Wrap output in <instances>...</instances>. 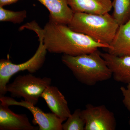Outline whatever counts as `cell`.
I'll use <instances>...</instances> for the list:
<instances>
[{
	"instance_id": "cell-1",
	"label": "cell",
	"mask_w": 130,
	"mask_h": 130,
	"mask_svg": "<svg viewBox=\"0 0 130 130\" xmlns=\"http://www.w3.org/2000/svg\"><path fill=\"white\" fill-rule=\"evenodd\" d=\"M43 43L47 51L53 54L76 56L89 54L110 45L96 41L87 35L76 32L67 25L49 20L43 29Z\"/></svg>"
},
{
	"instance_id": "cell-2",
	"label": "cell",
	"mask_w": 130,
	"mask_h": 130,
	"mask_svg": "<svg viewBox=\"0 0 130 130\" xmlns=\"http://www.w3.org/2000/svg\"><path fill=\"white\" fill-rule=\"evenodd\" d=\"M61 60L77 80L87 86H94L99 82L108 80L112 76L98 50L89 54L76 56L63 54Z\"/></svg>"
},
{
	"instance_id": "cell-3",
	"label": "cell",
	"mask_w": 130,
	"mask_h": 130,
	"mask_svg": "<svg viewBox=\"0 0 130 130\" xmlns=\"http://www.w3.org/2000/svg\"><path fill=\"white\" fill-rule=\"evenodd\" d=\"M72 30L87 35L96 41L109 45L119 25L109 13L103 14L74 13L67 25Z\"/></svg>"
},
{
	"instance_id": "cell-4",
	"label": "cell",
	"mask_w": 130,
	"mask_h": 130,
	"mask_svg": "<svg viewBox=\"0 0 130 130\" xmlns=\"http://www.w3.org/2000/svg\"><path fill=\"white\" fill-rule=\"evenodd\" d=\"M36 34L40 44L36 53L29 59L19 64H14L8 59H2L0 60V97L7 93V85L14 74L25 71L32 74L43 66L47 51L43 43V30L39 31Z\"/></svg>"
},
{
	"instance_id": "cell-5",
	"label": "cell",
	"mask_w": 130,
	"mask_h": 130,
	"mask_svg": "<svg viewBox=\"0 0 130 130\" xmlns=\"http://www.w3.org/2000/svg\"><path fill=\"white\" fill-rule=\"evenodd\" d=\"M51 82L50 78L39 77L29 73L16 77L12 83L8 84L6 91L12 97L23 98L25 101L36 106Z\"/></svg>"
},
{
	"instance_id": "cell-6",
	"label": "cell",
	"mask_w": 130,
	"mask_h": 130,
	"mask_svg": "<svg viewBox=\"0 0 130 130\" xmlns=\"http://www.w3.org/2000/svg\"><path fill=\"white\" fill-rule=\"evenodd\" d=\"M0 101L1 103L9 107L19 106L28 109L33 116L32 123L38 125L39 130H63L64 121L53 113L44 112L38 107L24 100L18 102L12 98L4 96L0 97Z\"/></svg>"
},
{
	"instance_id": "cell-7",
	"label": "cell",
	"mask_w": 130,
	"mask_h": 130,
	"mask_svg": "<svg viewBox=\"0 0 130 130\" xmlns=\"http://www.w3.org/2000/svg\"><path fill=\"white\" fill-rule=\"evenodd\" d=\"M85 124V130H115L116 121L114 114L104 105L88 104L82 110Z\"/></svg>"
},
{
	"instance_id": "cell-8",
	"label": "cell",
	"mask_w": 130,
	"mask_h": 130,
	"mask_svg": "<svg viewBox=\"0 0 130 130\" xmlns=\"http://www.w3.org/2000/svg\"><path fill=\"white\" fill-rule=\"evenodd\" d=\"M38 126L32 125L25 114H18L9 109V106L0 104V130H37Z\"/></svg>"
},
{
	"instance_id": "cell-9",
	"label": "cell",
	"mask_w": 130,
	"mask_h": 130,
	"mask_svg": "<svg viewBox=\"0 0 130 130\" xmlns=\"http://www.w3.org/2000/svg\"><path fill=\"white\" fill-rule=\"evenodd\" d=\"M41 97L46 101L52 113L63 121H66L71 114L65 96L56 86H48Z\"/></svg>"
},
{
	"instance_id": "cell-10",
	"label": "cell",
	"mask_w": 130,
	"mask_h": 130,
	"mask_svg": "<svg viewBox=\"0 0 130 130\" xmlns=\"http://www.w3.org/2000/svg\"><path fill=\"white\" fill-rule=\"evenodd\" d=\"M112 73L114 80L119 83L130 82V56H117L107 53H101Z\"/></svg>"
},
{
	"instance_id": "cell-11",
	"label": "cell",
	"mask_w": 130,
	"mask_h": 130,
	"mask_svg": "<svg viewBox=\"0 0 130 130\" xmlns=\"http://www.w3.org/2000/svg\"><path fill=\"white\" fill-rule=\"evenodd\" d=\"M50 12L49 20L58 23L68 25L74 13L68 5V0H37Z\"/></svg>"
},
{
	"instance_id": "cell-12",
	"label": "cell",
	"mask_w": 130,
	"mask_h": 130,
	"mask_svg": "<svg viewBox=\"0 0 130 130\" xmlns=\"http://www.w3.org/2000/svg\"><path fill=\"white\" fill-rule=\"evenodd\" d=\"M74 13L103 14L111 10L112 0H68Z\"/></svg>"
},
{
	"instance_id": "cell-13",
	"label": "cell",
	"mask_w": 130,
	"mask_h": 130,
	"mask_svg": "<svg viewBox=\"0 0 130 130\" xmlns=\"http://www.w3.org/2000/svg\"><path fill=\"white\" fill-rule=\"evenodd\" d=\"M108 53L117 56H130V20L119 26Z\"/></svg>"
},
{
	"instance_id": "cell-14",
	"label": "cell",
	"mask_w": 130,
	"mask_h": 130,
	"mask_svg": "<svg viewBox=\"0 0 130 130\" xmlns=\"http://www.w3.org/2000/svg\"><path fill=\"white\" fill-rule=\"evenodd\" d=\"M112 16L119 26L127 23L130 20V0H113Z\"/></svg>"
},
{
	"instance_id": "cell-15",
	"label": "cell",
	"mask_w": 130,
	"mask_h": 130,
	"mask_svg": "<svg viewBox=\"0 0 130 130\" xmlns=\"http://www.w3.org/2000/svg\"><path fill=\"white\" fill-rule=\"evenodd\" d=\"M85 120L84 118L82 110L79 108L76 109L70 117L63 123V130H85Z\"/></svg>"
},
{
	"instance_id": "cell-16",
	"label": "cell",
	"mask_w": 130,
	"mask_h": 130,
	"mask_svg": "<svg viewBox=\"0 0 130 130\" xmlns=\"http://www.w3.org/2000/svg\"><path fill=\"white\" fill-rule=\"evenodd\" d=\"M27 17L25 10L14 11L0 7V21L11 22L14 24H20L23 22Z\"/></svg>"
},
{
	"instance_id": "cell-17",
	"label": "cell",
	"mask_w": 130,
	"mask_h": 130,
	"mask_svg": "<svg viewBox=\"0 0 130 130\" xmlns=\"http://www.w3.org/2000/svg\"><path fill=\"white\" fill-rule=\"evenodd\" d=\"M120 90L123 96V104L130 112V82L127 84L126 87L121 86Z\"/></svg>"
},
{
	"instance_id": "cell-18",
	"label": "cell",
	"mask_w": 130,
	"mask_h": 130,
	"mask_svg": "<svg viewBox=\"0 0 130 130\" xmlns=\"http://www.w3.org/2000/svg\"><path fill=\"white\" fill-rule=\"evenodd\" d=\"M19 0H0V7L5 6L6 5L15 3Z\"/></svg>"
},
{
	"instance_id": "cell-19",
	"label": "cell",
	"mask_w": 130,
	"mask_h": 130,
	"mask_svg": "<svg viewBox=\"0 0 130 130\" xmlns=\"http://www.w3.org/2000/svg\"><path fill=\"white\" fill-rule=\"evenodd\" d=\"M128 124H129V126L130 128V118L129 119V121H128Z\"/></svg>"
}]
</instances>
